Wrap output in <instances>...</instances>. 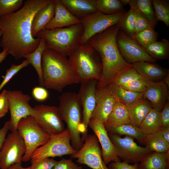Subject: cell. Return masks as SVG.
<instances>
[{"instance_id":"cell-23","label":"cell","mask_w":169,"mask_h":169,"mask_svg":"<svg viewBox=\"0 0 169 169\" xmlns=\"http://www.w3.org/2000/svg\"><path fill=\"white\" fill-rule=\"evenodd\" d=\"M54 15V0L43 7L35 15L31 26V34L34 38L38 33L44 30Z\"/></svg>"},{"instance_id":"cell-39","label":"cell","mask_w":169,"mask_h":169,"mask_svg":"<svg viewBox=\"0 0 169 169\" xmlns=\"http://www.w3.org/2000/svg\"><path fill=\"white\" fill-rule=\"evenodd\" d=\"M23 0H0V17L13 13L21 8Z\"/></svg>"},{"instance_id":"cell-43","label":"cell","mask_w":169,"mask_h":169,"mask_svg":"<svg viewBox=\"0 0 169 169\" xmlns=\"http://www.w3.org/2000/svg\"><path fill=\"white\" fill-rule=\"evenodd\" d=\"M31 169H53L58 161L51 158L31 159Z\"/></svg>"},{"instance_id":"cell-20","label":"cell","mask_w":169,"mask_h":169,"mask_svg":"<svg viewBox=\"0 0 169 169\" xmlns=\"http://www.w3.org/2000/svg\"><path fill=\"white\" fill-rule=\"evenodd\" d=\"M54 17L44 29L63 28L80 23V19L72 14L60 0H54Z\"/></svg>"},{"instance_id":"cell-41","label":"cell","mask_w":169,"mask_h":169,"mask_svg":"<svg viewBox=\"0 0 169 169\" xmlns=\"http://www.w3.org/2000/svg\"><path fill=\"white\" fill-rule=\"evenodd\" d=\"M151 81L143 78L130 81L122 86L123 89L135 92H143Z\"/></svg>"},{"instance_id":"cell-8","label":"cell","mask_w":169,"mask_h":169,"mask_svg":"<svg viewBox=\"0 0 169 169\" xmlns=\"http://www.w3.org/2000/svg\"><path fill=\"white\" fill-rule=\"evenodd\" d=\"M76 151L71 145L70 134L66 128L61 133L51 136L50 139L45 144L33 152L31 160L71 155Z\"/></svg>"},{"instance_id":"cell-29","label":"cell","mask_w":169,"mask_h":169,"mask_svg":"<svg viewBox=\"0 0 169 169\" xmlns=\"http://www.w3.org/2000/svg\"><path fill=\"white\" fill-rule=\"evenodd\" d=\"M106 130L109 133L125 135L135 138L140 144H145L146 135L139 127L130 123L111 127Z\"/></svg>"},{"instance_id":"cell-17","label":"cell","mask_w":169,"mask_h":169,"mask_svg":"<svg viewBox=\"0 0 169 169\" xmlns=\"http://www.w3.org/2000/svg\"><path fill=\"white\" fill-rule=\"evenodd\" d=\"M100 142L102 147V157L106 165L112 162L120 161L115 148L110 139L104 124L91 119L88 124Z\"/></svg>"},{"instance_id":"cell-35","label":"cell","mask_w":169,"mask_h":169,"mask_svg":"<svg viewBox=\"0 0 169 169\" xmlns=\"http://www.w3.org/2000/svg\"><path fill=\"white\" fill-rule=\"evenodd\" d=\"M98 11L107 15L115 14L123 10V6L119 0H95Z\"/></svg>"},{"instance_id":"cell-33","label":"cell","mask_w":169,"mask_h":169,"mask_svg":"<svg viewBox=\"0 0 169 169\" xmlns=\"http://www.w3.org/2000/svg\"><path fill=\"white\" fill-rule=\"evenodd\" d=\"M134 5L144 15L154 28L157 23L155 12L151 0H131Z\"/></svg>"},{"instance_id":"cell-2","label":"cell","mask_w":169,"mask_h":169,"mask_svg":"<svg viewBox=\"0 0 169 169\" xmlns=\"http://www.w3.org/2000/svg\"><path fill=\"white\" fill-rule=\"evenodd\" d=\"M120 23L91 38L87 43L98 54L102 65V71L98 81L97 88L106 86L121 71L132 64L127 62L121 55L116 43Z\"/></svg>"},{"instance_id":"cell-12","label":"cell","mask_w":169,"mask_h":169,"mask_svg":"<svg viewBox=\"0 0 169 169\" xmlns=\"http://www.w3.org/2000/svg\"><path fill=\"white\" fill-rule=\"evenodd\" d=\"M26 150L24 140L17 130L11 132L6 137L0 152V168L6 169L22 163Z\"/></svg>"},{"instance_id":"cell-34","label":"cell","mask_w":169,"mask_h":169,"mask_svg":"<svg viewBox=\"0 0 169 169\" xmlns=\"http://www.w3.org/2000/svg\"><path fill=\"white\" fill-rule=\"evenodd\" d=\"M120 30L125 33L133 38L135 33L136 16L133 9L125 12L120 22Z\"/></svg>"},{"instance_id":"cell-7","label":"cell","mask_w":169,"mask_h":169,"mask_svg":"<svg viewBox=\"0 0 169 169\" xmlns=\"http://www.w3.org/2000/svg\"><path fill=\"white\" fill-rule=\"evenodd\" d=\"M125 13L123 10L115 14L107 15L98 11L80 18L84 31L79 44L87 43L93 36L120 23Z\"/></svg>"},{"instance_id":"cell-40","label":"cell","mask_w":169,"mask_h":169,"mask_svg":"<svg viewBox=\"0 0 169 169\" xmlns=\"http://www.w3.org/2000/svg\"><path fill=\"white\" fill-rule=\"evenodd\" d=\"M129 4L130 8H132L133 10L136 15V27L135 33L140 32L150 27H152L154 28L137 8L131 2H130Z\"/></svg>"},{"instance_id":"cell-47","label":"cell","mask_w":169,"mask_h":169,"mask_svg":"<svg viewBox=\"0 0 169 169\" xmlns=\"http://www.w3.org/2000/svg\"><path fill=\"white\" fill-rule=\"evenodd\" d=\"M138 164L136 163L133 165H130L124 161L112 162L109 164L108 168L109 169H138Z\"/></svg>"},{"instance_id":"cell-10","label":"cell","mask_w":169,"mask_h":169,"mask_svg":"<svg viewBox=\"0 0 169 169\" xmlns=\"http://www.w3.org/2000/svg\"><path fill=\"white\" fill-rule=\"evenodd\" d=\"M6 92L10 114L9 130L12 132L17 130L18 124L22 119L29 115L34 116L35 111L29 103L31 96L23 94L21 90H6Z\"/></svg>"},{"instance_id":"cell-49","label":"cell","mask_w":169,"mask_h":169,"mask_svg":"<svg viewBox=\"0 0 169 169\" xmlns=\"http://www.w3.org/2000/svg\"><path fill=\"white\" fill-rule=\"evenodd\" d=\"M9 130V121L6 122L2 128L0 129V152L3 144L6 135Z\"/></svg>"},{"instance_id":"cell-5","label":"cell","mask_w":169,"mask_h":169,"mask_svg":"<svg viewBox=\"0 0 169 169\" xmlns=\"http://www.w3.org/2000/svg\"><path fill=\"white\" fill-rule=\"evenodd\" d=\"M83 31V26L80 23L64 28L44 29L38 33L36 37L45 40L46 48L67 57L79 44Z\"/></svg>"},{"instance_id":"cell-21","label":"cell","mask_w":169,"mask_h":169,"mask_svg":"<svg viewBox=\"0 0 169 169\" xmlns=\"http://www.w3.org/2000/svg\"><path fill=\"white\" fill-rule=\"evenodd\" d=\"M132 66L141 77L152 82L162 81L169 73L168 69L154 63L140 61Z\"/></svg>"},{"instance_id":"cell-1","label":"cell","mask_w":169,"mask_h":169,"mask_svg":"<svg viewBox=\"0 0 169 169\" xmlns=\"http://www.w3.org/2000/svg\"><path fill=\"white\" fill-rule=\"evenodd\" d=\"M52 0H27L22 7L12 14L0 17V31L2 35L0 46L16 59L33 52L38 46L41 38L31 34L33 17L40 9Z\"/></svg>"},{"instance_id":"cell-15","label":"cell","mask_w":169,"mask_h":169,"mask_svg":"<svg viewBox=\"0 0 169 169\" xmlns=\"http://www.w3.org/2000/svg\"><path fill=\"white\" fill-rule=\"evenodd\" d=\"M116 43L121 55L129 64L140 61L154 63L156 61L136 41L120 30L117 34Z\"/></svg>"},{"instance_id":"cell-53","label":"cell","mask_w":169,"mask_h":169,"mask_svg":"<svg viewBox=\"0 0 169 169\" xmlns=\"http://www.w3.org/2000/svg\"><path fill=\"white\" fill-rule=\"evenodd\" d=\"M169 87V73H168L164 79L162 80Z\"/></svg>"},{"instance_id":"cell-30","label":"cell","mask_w":169,"mask_h":169,"mask_svg":"<svg viewBox=\"0 0 169 169\" xmlns=\"http://www.w3.org/2000/svg\"><path fill=\"white\" fill-rule=\"evenodd\" d=\"M46 49L45 40L43 38H41L39 44L36 49L32 52L24 55L25 58L29 64L34 68L35 69L39 79L40 85L44 87L42 72V59L43 54Z\"/></svg>"},{"instance_id":"cell-9","label":"cell","mask_w":169,"mask_h":169,"mask_svg":"<svg viewBox=\"0 0 169 169\" xmlns=\"http://www.w3.org/2000/svg\"><path fill=\"white\" fill-rule=\"evenodd\" d=\"M58 110L63 121L69 130H77L82 122V106L78 94L64 93L59 97Z\"/></svg>"},{"instance_id":"cell-18","label":"cell","mask_w":169,"mask_h":169,"mask_svg":"<svg viewBox=\"0 0 169 169\" xmlns=\"http://www.w3.org/2000/svg\"><path fill=\"white\" fill-rule=\"evenodd\" d=\"M95 99L96 105L91 119L104 124L113 110L115 100L107 86L96 88Z\"/></svg>"},{"instance_id":"cell-3","label":"cell","mask_w":169,"mask_h":169,"mask_svg":"<svg viewBox=\"0 0 169 169\" xmlns=\"http://www.w3.org/2000/svg\"><path fill=\"white\" fill-rule=\"evenodd\" d=\"M44 87L62 91L66 86L80 83L66 56L46 48L42 59Z\"/></svg>"},{"instance_id":"cell-42","label":"cell","mask_w":169,"mask_h":169,"mask_svg":"<svg viewBox=\"0 0 169 169\" xmlns=\"http://www.w3.org/2000/svg\"><path fill=\"white\" fill-rule=\"evenodd\" d=\"M29 64L28 61L25 59L19 65L12 64L10 68L7 69L4 79L0 84V91L5 85L19 71Z\"/></svg>"},{"instance_id":"cell-32","label":"cell","mask_w":169,"mask_h":169,"mask_svg":"<svg viewBox=\"0 0 169 169\" xmlns=\"http://www.w3.org/2000/svg\"><path fill=\"white\" fill-rule=\"evenodd\" d=\"M144 145L151 152H166L169 151V143L165 140L160 131L146 135Z\"/></svg>"},{"instance_id":"cell-13","label":"cell","mask_w":169,"mask_h":169,"mask_svg":"<svg viewBox=\"0 0 169 169\" xmlns=\"http://www.w3.org/2000/svg\"><path fill=\"white\" fill-rule=\"evenodd\" d=\"M84 141L81 148L71 155V157L77 159L79 163L85 165L92 169H109L103 160L96 136L88 135Z\"/></svg>"},{"instance_id":"cell-16","label":"cell","mask_w":169,"mask_h":169,"mask_svg":"<svg viewBox=\"0 0 169 169\" xmlns=\"http://www.w3.org/2000/svg\"><path fill=\"white\" fill-rule=\"evenodd\" d=\"M98 81L93 79L81 83L78 94L82 108V123L87 134L89 123L96 105L95 91Z\"/></svg>"},{"instance_id":"cell-25","label":"cell","mask_w":169,"mask_h":169,"mask_svg":"<svg viewBox=\"0 0 169 169\" xmlns=\"http://www.w3.org/2000/svg\"><path fill=\"white\" fill-rule=\"evenodd\" d=\"M138 169H169V151L150 153L139 163Z\"/></svg>"},{"instance_id":"cell-4","label":"cell","mask_w":169,"mask_h":169,"mask_svg":"<svg viewBox=\"0 0 169 169\" xmlns=\"http://www.w3.org/2000/svg\"><path fill=\"white\" fill-rule=\"evenodd\" d=\"M68 57L80 83L99 79L102 71L101 62L95 50L87 43L79 44Z\"/></svg>"},{"instance_id":"cell-19","label":"cell","mask_w":169,"mask_h":169,"mask_svg":"<svg viewBox=\"0 0 169 169\" xmlns=\"http://www.w3.org/2000/svg\"><path fill=\"white\" fill-rule=\"evenodd\" d=\"M169 87L163 81H151L143 92V97L153 108L161 111L168 100Z\"/></svg>"},{"instance_id":"cell-31","label":"cell","mask_w":169,"mask_h":169,"mask_svg":"<svg viewBox=\"0 0 169 169\" xmlns=\"http://www.w3.org/2000/svg\"><path fill=\"white\" fill-rule=\"evenodd\" d=\"M148 54L155 59L164 60L169 56V41L165 39L156 41L145 48Z\"/></svg>"},{"instance_id":"cell-27","label":"cell","mask_w":169,"mask_h":169,"mask_svg":"<svg viewBox=\"0 0 169 169\" xmlns=\"http://www.w3.org/2000/svg\"><path fill=\"white\" fill-rule=\"evenodd\" d=\"M107 86L115 99L126 106L143 97V92L137 93L130 91L113 83H111Z\"/></svg>"},{"instance_id":"cell-46","label":"cell","mask_w":169,"mask_h":169,"mask_svg":"<svg viewBox=\"0 0 169 169\" xmlns=\"http://www.w3.org/2000/svg\"><path fill=\"white\" fill-rule=\"evenodd\" d=\"M9 110V103L6 92L4 90L0 94V118L4 116Z\"/></svg>"},{"instance_id":"cell-45","label":"cell","mask_w":169,"mask_h":169,"mask_svg":"<svg viewBox=\"0 0 169 169\" xmlns=\"http://www.w3.org/2000/svg\"><path fill=\"white\" fill-rule=\"evenodd\" d=\"M32 94L33 98L39 102L44 101L46 100L49 96L48 91L42 86H36L34 87L32 90Z\"/></svg>"},{"instance_id":"cell-54","label":"cell","mask_w":169,"mask_h":169,"mask_svg":"<svg viewBox=\"0 0 169 169\" xmlns=\"http://www.w3.org/2000/svg\"><path fill=\"white\" fill-rule=\"evenodd\" d=\"M131 0H120V2L123 6L129 4Z\"/></svg>"},{"instance_id":"cell-50","label":"cell","mask_w":169,"mask_h":169,"mask_svg":"<svg viewBox=\"0 0 169 169\" xmlns=\"http://www.w3.org/2000/svg\"><path fill=\"white\" fill-rule=\"evenodd\" d=\"M160 131L165 140L169 143V127H163Z\"/></svg>"},{"instance_id":"cell-14","label":"cell","mask_w":169,"mask_h":169,"mask_svg":"<svg viewBox=\"0 0 169 169\" xmlns=\"http://www.w3.org/2000/svg\"><path fill=\"white\" fill-rule=\"evenodd\" d=\"M34 108L35 114L33 117L44 132L51 136L64 131V125L57 107L41 105L35 106Z\"/></svg>"},{"instance_id":"cell-52","label":"cell","mask_w":169,"mask_h":169,"mask_svg":"<svg viewBox=\"0 0 169 169\" xmlns=\"http://www.w3.org/2000/svg\"><path fill=\"white\" fill-rule=\"evenodd\" d=\"M8 54L7 50H3L0 53V63L5 59Z\"/></svg>"},{"instance_id":"cell-55","label":"cell","mask_w":169,"mask_h":169,"mask_svg":"<svg viewBox=\"0 0 169 169\" xmlns=\"http://www.w3.org/2000/svg\"><path fill=\"white\" fill-rule=\"evenodd\" d=\"M2 31H0V39L2 36Z\"/></svg>"},{"instance_id":"cell-37","label":"cell","mask_w":169,"mask_h":169,"mask_svg":"<svg viewBox=\"0 0 169 169\" xmlns=\"http://www.w3.org/2000/svg\"><path fill=\"white\" fill-rule=\"evenodd\" d=\"M152 3L157 20L169 27V1L152 0Z\"/></svg>"},{"instance_id":"cell-26","label":"cell","mask_w":169,"mask_h":169,"mask_svg":"<svg viewBox=\"0 0 169 169\" xmlns=\"http://www.w3.org/2000/svg\"><path fill=\"white\" fill-rule=\"evenodd\" d=\"M115 100V102L113 110L104 124L106 130L130 123V118L126 106Z\"/></svg>"},{"instance_id":"cell-11","label":"cell","mask_w":169,"mask_h":169,"mask_svg":"<svg viewBox=\"0 0 169 169\" xmlns=\"http://www.w3.org/2000/svg\"><path fill=\"white\" fill-rule=\"evenodd\" d=\"M118 157L128 163H139L148 154L152 152L146 147L138 145L134 138L127 136L122 138L119 135L109 133Z\"/></svg>"},{"instance_id":"cell-36","label":"cell","mask_w":169,"mask_h":169,"mask_svg":"<svg viewBox=\"0 0 169 169\" xmlns=\"http://www.w3.org/2000/svg\"><path fill=\"white\" fill-rule=\"evenodd\" d=\"M158 33L152 27L135 33L132 38L144 49L151 43L157 41Z\"/></svg>"},{"instance_id":"cell-24","label":"cell","mask_w":169,"mask_h":169,"mask_svg":"<svg viewBox=\"0 0 169 169\" xmlns=\"http://www.w3.org/2000/svg\"><path fill=\"white\" fill-rule=\"evenodd\" d=\"M126 106L130 118V123L138 127L153 108L150 102L143 97Z\"/></svg>"},{"instance_id":"cell-38","label":"cell","mask_w":169,"mask_h":169,"mask_svg":"<svg viewBox=\"0 0 169 169\" xmlns=\"http://www.w3.org/2000/svg\"><path fill=\"white\" fill-rule=\"evenodd\" d=\"M142 78L132 65L120 72L111 83L121 86L132 80Z\"/></svg>"},{"instance_id":"cell-22","label":"cell","mask_w":169,"mask_h":169,"mask_svg":"<svg viewBox=\"0 0 169 169\" xmlns=\"http://www.w3.org/2000/svg\"><path fill=\"white\" fill-rule=\"evenodd\" d=\"M69 11L80 19L98 11L95 0H60Z\"/></svg>"},{"instance_id":"cell-28","label":"cell","mask_w":169,"mask_h":169,"mask_svg":"<svg viewBox=\"0 0 169 169\" xmlns=\"http://www.w3.org/2000/svg\"><path fill=\"white\" fill-rule=\"evenodd\" d=\"M139 127L146 135L160 131L163 127L160 111L152 108L141 122Z\"/></svg>"},{"instance_id":"cell-6","label":"cell","mask_w":169,"mask_h":169,"mask_svg":"<svg viewBox=\"0 0 169 169\" xmlns=\"http://www.w3.org/2000/svg\"><path fill=\"white\" fill-rule=\"evenodd\" d=\"M17 130L23 139L26 146L22 161L31 160L33 152L45 144L50 138V136L40 127L32 115L22 119L18 124Z\"/></svg>"},{"instance_id":"cell-44","label":"cell","mask_w":169,"mask_h":169,"mask_svg":"<svg viewBox=\"0 0 169 169\" xmlns=\"http://www.w3.org/2000/svg\"><path fill=\"white\" fill-rule=\"evenodd\" d=\"M82 167L74 163L71 159L62 158L58 161L53 169H82Z\"/></svg>"},{"instance_id":"cell-48","label":"cell","mask_w":169,"mask_h":169,"mask_svg":"<svg viewBox=\"0 0 169 169\" xmlns=\"http://www.w3.org/2000/svg\"><path fill=\"white\" fill-rule=\"evenodd\" d=\"M163 127H169V103L167 101L163 108L160 111Z\"/></svg>"},{"instance_id":"cell-51","label":"cell","mask_w":169,"mask_h":169,"mask_svg":"<svg viewBox=\"0 0 169 169\" xmlns=\"http://www.w3.org/2000/svg\"><path fill=\"white\" fill-rule=\"evenodd\" d=\"M21 163H18L14 164L6 169H31L30 166L26 168L23 167Z\"/></svg>"}]
</instances>
